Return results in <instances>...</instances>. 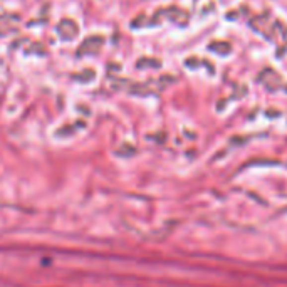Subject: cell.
Returning a JSON list of instances; mask_svg holds the SVG:
<instances>
[{"mask_svg": "<svg viewBox=\"0 0 287 287\" xmlns=\"http://www.w3.org/2000/svg\"><path fill=\"white\" fill-rule=\"evenodd\" d=\"M138 66L140 69H144V68H160L161 66V61H158V59H148V57H143V59H140L138 61Z\"/></svg>", "mask_w": 287, "mask_h": 287, "instance_id": "4", "label": "cell"}, {"mask_svg": "<svg viewBox=\"0 0 287 287\" xmlns=\"http://www.w3.org/2000/svg\"><path fill=\"white\" fill-rule=\"evenodd\" d=\"M238 14H237V10H230V14H227V19H237Z\"/></svg>", "mask_w": 287, "mask_h": 287, "instance_id": "5", "label": "cell"}, {"mask_svg": "<svg viewBox=\"0 0 287 287\" xmlns=\"http://www.w3.org/2000/svg\"><path fill=\"white\" fill-rule=\"evenodd\" d=\"M57 34L63 37V41H72L74 37H77L79 27L74 20L64 19V20L59 22V25H57Z\"/></svg>", "mask_w": 287, "mask_h": 287, "instance_id": "2", "label": "cell"}, {"mask_svg": "<svg viewBox=\"0 0 287 287\" xmlns=\"http://www.w3.org/2000/svg\"><path fill=\"white\" fill-rule=\"evenodd\" d=\"M104 44V37L103 35H89V37L84 39V42L79 46L77 49V56H89V54H96Z\"/></svg>", "mask_w": 287, "mask_h": 287, "instance_id": "1", "label": "cell"}, {"mask_svg": "<svg viewBox=\"0 0 287 287\" xmlns=\"http://www.w3.org/2000/svg\"><path fill=\"white\" fill-rule=\"evenodd\" d=\"M209 49L215 54H222V56H227L228 52L232 51V46L230 42H220V41H215V42H210L209 44Z\"/></svg>", "mask_w": 287, "mask_h": 287, "instance_id": "3", "label": "cell"}]
</instances>
